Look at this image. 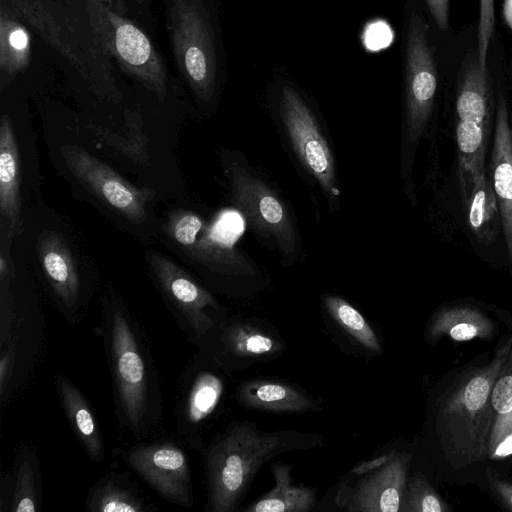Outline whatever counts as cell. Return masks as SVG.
Returning <instances> with one entry per match:
<instances>
[{
	"label": "cell",
	"instance_id": "obj_7",
	"mask_svg": "<svg viewBox=\"0 0 512 512\" xmlns=\"http://www.w3.org/2000/svg\"><path fill=\"white\" fill-rule=\"evenodd\" d=\"M157 238L206 281L251 276L255 267L237 251L228 236L220 235L188 204L170 207L160 217Z\"/></svg>",
	"mask_w": 512,
	"mask_h": 512
},
{
	"label": "cell",
	"instance_id": "obj_24",
	"mask_svg": "<svg viewBox=\"0 0 512 512\" xmlns=\"http://www.w3.org/2000/svg\"><path fill=\"white\" fill-rule=\"evenodd\" d=\"M238 399L250 409L270 412H305L315 410V405L298 390L277 382L253 380L243 383Z\"/></svg>",
	"mask_w": 512,
	"mask_h": 512
},
{
	"label": "cell",
	"instance_id": "obj_26",
	"mask_svg": "<svg viewBox=\"0 0 512 512\" xmlns=\"http://www.w3.org/2000/svg\"><path fill=\"white\" fill-rule=\"evenodd\" d=\"M291 466L280 462L272 466L275 486L263 497L244 509L247 512H308L315 504V492L310 487L293 485Z\"/></svg>",
	"mask_w": 512,
	"mask_h": 512
},
{
	"label": "cell",
	"instance_id": "obj_20",
	"mask_svg": "<svg viewBox=\"0 0 512 512\" xmlns=\"http://www.w3.org/2000/svg\"><path fill=\"white\" fill-rule=\"evenodd\" d=\"M491 77L479 62L477 48L462 63L457 80L455 109L458 120L489 125L492 104Z\"/></svg>",
	"mask_w": 512,
	"mask_h": 512
},
{
	"label": "cell",
	"instance_id": "obj_33",
	"mask_svg": "<svg viewBox=\"0 0 512 512\" xmlns=\"http://www.w3.org/2000/svg\"><path fill=\"white\" fill-rule=\"evenodd\" d=\"M449 507L422 474L407 481L400 511L446 512Z\"/></svg>",
	"mask_w": 512,
	"mask_h": 512
},
{
	"label": "cell",
	"instance_id": "obj_1",
	"mask_svg": "<svg viewBox=\"0 0 512 512\" xmlns=\"http://www.w3.org/2000/svg\"><path fill=\"white\" fill-rule=\"evenodd\" d=\"M71 224L38 200L25 215L14 250L61 312L77 323L98 286L95 264Z\"/></svg>",
	"mask_w": 512,
	"mask_h": 512
},
{
	"label": "cell",
	"instance_id": "obj_12",
	"mask_svg": "<svg viewBox=\"0 0 512 512\" xmlns=\"http://www.w3.org/2000/svg\"><path fill=\"white\" fill-rule=\"evenodd\" d=\"M230 200L261 239L272 244L283 259H291L298 242L293 221L272 189L234 156H223Z\"/></svg>",
	"mask_w": 512,
	"mask_h": 512
},
{
	"label": "cell",
	"instance_id": "obj_11",
	"mask_svg": "<svg viewBox=\"0 0 512 512\" xmlns=\"http://www.w3.org/2000/svg\"><path fill=\"white\" fill-rule=\"evenodd\" d=\"M168 30L178 68L193 94L211 100L216 85L213 30L202 0H172Z\"/></svg>",
	"mask_w": 512,
	"mask_h": 512
},
{
	"label": "cell",
	"instance_id": "obj_38",
	"mask_svg": "<svg viewBox=\"0 0 512 512\" xmlns=\"http://www.w3.org/2000/svg\"><path fill=\"white\" fill-rule=\"evenodd\" d=\"M393 453V452H392ZM392 453L377 457L373 460H369L366 462H363L357 466H355L350 472L349 475L355 474V475H363L367 472H370L374 469H377L378 467L385 464L392 456Z\"/></svg>",
	"mask_w": 512,
	"mask_h": 512
},
{
	"label": "cell",
	"instance_id": "obj_18",
	"mask_svg": "<svg viewBox=\"0 0 512 512\" xmlns=\"http://www.w3.org/2000/svg\"><path fill=\"white\" fill-rule=\"evenodd\" d=\"M409 453H392L382 466L367 472L354 486L344 483L336 502L350 512H398L407 485Z\"/></svg>",
	"mask_w": 512,
	"mask_h": 512
},
{
	"label": "cell",
	"instance_id": "obj_14",
	"mask_svg": "<svg viewBox=\"0 0 512 512\" xmlns=\"http://www.w3.org/2000/svg\"><path fill=\"white\" fill-rule=\"evenodd\" d=\"M212 354L200 350L182 373L175 399V427L181 441L204 453L202 430L220 404L224 382L212 368Z\"/></svg>",
	"mask_w": 512,
	"mask_h": 512
},
{
	"label": "cell",
	"instance_id": "obj_19",
	"mask_svg": "<svg viewBox=\"0 0 512 512\" xmlns=\"http://www.w3.org/2000/svg\"><path fill=\"white\" fill-rule=\"evenodd\" d=\"M491 184L496 195L510 260L512 263V127L507 103L499 94L491 156Z\"/></svg>",
	"mask_w": 512,
	"mask_h": 512
},
{
	"label": "cell",
	"instance_id": "obj_21",
	"mask_svg": "<svg viewBox=\"0 0 512 512\" xmlns=\"http://www.w3.org/2000/svg\"><path fill=\"white\" fill-rule=\"evenodd\" d=\"M54 379L62 409L85 453L93 462H103L105 444L89 402L65 374L56 373Z\"/></svg>",
	"mask_w": 512,
	"mask_h": 512
},
{
	"label": "cell",
	"instance_id": "obj_30",
	"mask_svg": "<svg viewBox=\"0 0 512 512\" xmlns=\"http://www.w3.org/2000/svg\"><path fill=\"white\" fill-rule=\"evenodd\" d=\"M468 225L483 244H492L501 226V216L492 184L483 174L463 200Z\"/></svg>",
	"mask_w": 512,
	"mask_h": 512
},
{
	"label": "cell",
	"instance_id": "obj_8",
	"mask_svg": "<svg viewBox=\"0 0 512 512\" xmlns=\"http://www.w3.org/2000/svg\"><path fill=\"white\" fill-rule=\"evenodd\" d=\"M145 262L152 282L186 337L200 350H208L222 324L220 304L166 254L147 249Z\"/></svg>",
	"mask_w": 512,
	"mask_h": 512
},
{
	"label": "cell",
	"instance_id": "obj_39",
	"mask_svg": "<svg viewBox=\"0 0 512 512\" xmlns=\"http://www.w3.org/2000/svg\"><path fill=\"white\" fill-rule=\"evenodd\" d=\"M101 4L107 6L114 12L121 14L123 16H127V6L124 0H97Z\"/></svg>",
	"mask_w": 512,
	"mask_h": 512
},
{
	"label": "cell",
	"instance_id": "obj_37",
	"mask_svg": "<svg viewBox=\"0 0 512 512\" xmlns=\"http://www.w3.org/2000/svg\"><path fill=\"white\" fill-rule=\"evenodd\" d=\"M489 479L491 489L501 501L512 510V484L492 475Z\"/></svg>",
	"mask_w": 512,
	"mask_h": 512
},
{
	"label": "cell",
	"instance_id": "obj_35",
	"mask_svg": "<svg viewBox=\"0 0 512 512\" xmlns=\"http://www.w3.org/2000/svg\"><path fill=\"white\" fill-rule=\"evenodd\" d=\"M362 38L367 50L377 52L390 45L393 32L385 21L376 20L366 25Z\"/></svg>",
	"mask_w": 512,
	"mask_h": 512
},
{
	"label": "cell",
	"instance_id": "obj_4",
	"mask_svg": "<svg viewBox=\"0 0 512 512\" xmlns=\"http://www.w3.org/2000/svg\"><path fill=\"white\" fill-rule=\"evenodd\" d=\"M511 349L512 338H509L488 363L461 376L441 400L436 430L445 458L454 468L489 456L495 422L493 387Z\"/></svg>",
	"mask_w": 512,
	"mask_h": 512
},
{
	"label": "cell",
	"instance_id": "obj_23",
	"mask_svg": "<svg viewBox=\"0 0 512 512\" xmlns=\"http://www.w3.org/2000/svg\"><path fill=\"white\" fill-rule=\"evenodd\" d=\"M88 512H145L151 510L137 485L125 473L109 472L90 489L85 499Z\"/></svg>",
	"mask_w": 512,
	"mask_h": 512
},
{
	"label": "cell",
	"instance_id": "obj_22",
	"mask_svg": "<svg viewBox=\"0 0 512 512\" xmlns=\"http://www.w3.org/2000/svg\"><path fill=\"white\" fill-rule=\"evenodd\" d=\"M279 349V343L258 328L222 322L208 351L217 363L223 364L230 357L259 358Z\"/></svg>",
	"mask_w": 512,
	"mask_h": 512
},
{
	"label": "cell",
	"instance_id": "obj_5",
	"mask_svg": "<svg viewBox=\"0 0 512 512\" xmlns=\"http://www.w3.org/2000/svg\"><path fill=\"white\" fill-rule=\"evenodd\" d=\"M290 433H266L252 424L233 423L204 451L209 493L206 510L232 512L259 468L277 454L293 449Z\"/></svg>",
	"mask_w": 512,
	"mask_h": 512
},
{
	"label": "cell",
	"instance_id": "obj_3",
	"mask_svg": "<svg viewBox=\"0 0 512 512\" xmlns=\"http://www.w3.org/2000/svg\"><path fill=\"white\" fill-rule=\"evenodd\" d=\"M51 157L74 192L143 245L157 239V192L138 187L75 141H56Z\"/></svg>",
	"mask_w": 512,
	"mask_h": 512
},
{
	"label": "cell",
	"instance_id": "obj_13",
	"mask_svg": "<svg viewBox=\"0 0 512 512\" xmlns=\"http://www.w3.org/2000/svg\"><path fill=\"white\" fill-rule=\"evenodd\" d=\"M30 271V270H29ZM21 260L12 280L14 323L6 342L0 345V392L13 395L24 383L39 355L42 319L33 294V275Z\"/></svg>",
	"mask_w": 512,
	"mask_h": 512
},
{
	"label": "cell",
	"instance_id": "obj_36",
	"mask_svg": "<svg viewBox=\"0 0 512 512\" xmlns=\"http://www.w3.org/2000/svg\"><path fill=\"white\" fill-rule=\"evenodd\" d=\"M449 1L450 0H425L430 14L438 28L446 31L449 27Z\"/></svg>",
	"mask_w": 512,
	"mask_h": 512
},
{
	"label": "cell",
	"instance_id": "obj_6",
	"mask_svg": "<svg viewBox=\"0 0 512 512\" xmlns=\"http://www.w3.org/2000/svg\"><path fill=\"white\" fill-rule=\"evenodd\" d=\"M22 22L57 50L102 100L119 102L122 94L112 75L109 57L89 26L56 0H1Z\"/></svg>",
	"mask_w": 512,
	"mask_h": 512
},
{
	"label": "cell",
	"instance_id": "obj_27",
	"mask_svg": "<svg viewBox=\"0 0 512 512\" xmlns=\"http://www.w3.org/2000/svg\"><path fill=\"white\" fill-rule=\"evenodd\" d=\"M11 476L9 512H36L41 509L42 480L35 451L23 446L15 455Z\"/></svg>",
	"mask_w": 512,
	"mask_h": 512
},
{
	"label": "cell",
	"instance_id": "obj_15",
	"mask_svg": "<svg viewBox=\"0 0 512 512\" xmlns=\"http://www.w3.org/2000/svg\"><path fill=\"white\" fill-rule=\"evenodd\" d=\"M406 40V127L412 143L419 139L429 121L438 88V72L421 14H411Z\"/></svg>",
	"mask_w": 512,
	"mask_h": 512
},
{
	"label": "cell",
	"instance_id": "obj_2",
	"mask_svg": "<svg viewBox=\"0 0 512 512\" xmlns=\"http://www.w3.org/2000/svg\"><path fill=\"white\" fill-rule=\"evenodd\" d=\"M101 333L119 423L146 437L162 417L160 381L147 343L134 316L111 289L101 298Z\"/></svg>",
	"mask_w": 512,
	"mask_h": 512
},
{
	"label": "cell",
	"instance_id": "obj_9",
	"mask_svg": "<svg viewBox=\"0 0 512 512\" xmlns=\"http://www.w3.org/2000/svg\"><path fill=\"white\" fill-rule=\"evenodd\" d=\"M88 24L101 47L131 78L164 101L168 72L148 36L127 16L118 14L97 0H85Z\"/></svg>",
	"mask_w": 512,
	"mask_h": 512
},
{
	"label": "cell",
	"instance_id": "obj_10",
	"mask_svg": "<svg viewBox=\"0 0 512 512\" xmlns=\"http://www.w3.org/2000/svg\"><path fill=\"white\" fill-rule=\"evenodd\" d=\"M31 128L8 113L0 118V227L20 231L28 210L40 200L39 169Z\"/></svg>",
	"mask_w": 512,
	"mask_h": 512
},
{
	"label": "cell",
	"instance_id": "obj_16",
	"mask_svg": "<svg viewBox=\"0 0 512 512\" xmlns=\"http://www.w3.org/2000/svg\"><path fill=\"white\" fill-rule=\"evenodd\" d=\"M121 457L163 499L184 508L193 505L192 477L187 454L172 441L132 446Z\"/></svg>",
	"mask_w": 512,
	"mask_h": 512
},
{
	"label": "cell",
	"instance_id": "obj_40",
	"mask_svg": "<svg viewBox=\"0 0 512 512\" xmlns=\"http://www.w3.org/2000/svg\"><path fill=\"white\" fill-rule=\"evenodd\" d=\"M133 1H135L137 3H142L144 0H133Z\"/></svg>",
	"mask_w": 512,
	"mask_h": 512
},
{
	"label": "cell",
	"instance_id": "obj_17",
	"mask_svg": "<svg viewBox=\"0 0 512 512\" xmlns=\"http://www.w3.org/2000/svg\"><path fill=\"white\" fill-rule=\"evenodd\" d=\"M280 114L292 146L305 168L331 199L340 195L332 153L318 123L299 94L284 86Z\"/></svg>",
	"mask_w": 512,
	"mask_h": 512
},
{
	"label": "cell",
	"instance_id": "obj_28",
	"mask_svg": "<svg viewBox=\"0 0 512 512\" xmlns=\"http://www.w3.org/2000/svg\"><path fill=\"white\" fill-rule=\"evenodd\" d=\"M494 332L492 321L481 311L456 306L438 312L428 329V336L435 340L446 336L454 341L490 338Z\"/></svg>",
	"mask_w": 512,
	"mask_h": 512
},
{
	"label": "cell",
	"instance_id": "obj_31",
	"mask_svg": "<svg viewBox=\"0 0 512 512\" xmlns=\"http://www.w3.org/2000/svg\"><path fill=\"white\" fill-rule=\"evenodd\" d=\"M495 422L490 439V457L497 446L512 435V349L504 362L492 392Z\"/></svg>",
	"mask_w": 512,
	"mask_h": 512
},
{
	"label": "cell",
	"instance_id": "obj_32",
	"mask_svg": "<svg viewBox=\"0 0 512 512\" xmlns=\"http://www.w3.org/2000/svg\"><path fill=\"white\" fill-rule=\"evenodd\" d=\"M325 306L333 319L363 347L380 351V342L372 327L351 304L332 295L325 297Z\"/></svg>",
	"mask_w": 512,
	"mask_h": 512
},
{
	"label": "cell",
	"instance_id": "obj_25",
	"mask_svg": "<svg viewBox=\"0 0 512 512\" xmlns=\"http://www.w3.org/2000/svg\"><path fill=\"white\" fill-rule=\"evenodd\" d=\"M488 126L472 121L457 120L456 142L459 162V182L462 199H466L479 178L485 174L484 159Z\"/></svg>",
	"mask_w": 512,
	"mask_h": 512
},
{
	"label": "cell",
	"instance_id": "obj_41",
	"mask_svg": "<svg viewBox=\"0 0 512 512\" xmlns=\"http://www.w3.org/2000/svg\"><path fill=\"white\" fill-rule=\"evenodd\" d=\"M511 68H512V63H511ZM511 74H512V70H511Z\"/></svg>",
	"mask_w": 512,
	"mask_h": 512
},
{
	"label": "cell",
	"instance_id": "obj_34",
	"mask_svg": "<svg viewBox=\"0 0 512 512\" xmlns=\"http://www.w3.org/2000/svg\"><path fill=\"white\" fill-rule=\"evenodd\" d=\"M479 16L477 51L481 67L487 68L488 49L495 23L493 0H480Z\"/></svg>",
	"mask_w": 512,
	"mask_h": 512
},
{
	"label": "cell",
	"instance_id": "obj_29",
	"mask_svg": "<svg viewBox=\"0 0 512 512\" xmlns=\"http://www.w3.org/2000/svg\"><path fill=\"white\" fill-rule=\"evenodd\" d=\"M31 59V42L22 20L8 6H0V71L2 80L23 72Z\"/></svg>",
	"mask_w": 512,
	"mask_h": 512
}]
</instances>
